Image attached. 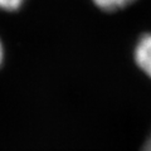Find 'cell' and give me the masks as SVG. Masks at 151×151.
<instances>
[{
  "label": "cell",
  "mask_w": 151,
  "mask_h": 151,
  "mask_svg": "<svg viewBox=\"0 0 151 151\" xmlns=\"http://www.w3.org/2000/svg\"><path fill=\"white\" fill-rule=\"evenodd\" d=\"M134 62L141 72L151 79V32L142 34L136 42Z\"/></svg>",
  "instance_id": "obj_1"
},
{
  "label": "cell",
  "mask_w": 151,
  "mask_h": 151,
  "mask_svg": "<svg viewBox=\"0 0 151 151\" xmlns=\"http://www.w3.org/2000/svg\"><path fill=\"white\" fill-rule=\"evenodd\" d=\"M93 5L98 8L102 12L113 13L117 10H122L127 6H130L136 0H91Z\"/></svg>",
  "instance_id": "obj_2"
},
{
  "label": "cell",
  "mask_w": 151,
  "mask_h": 151,
  "mask_svg": "<svg viewBox=\"0 0 151 151\" xmlns=\"http://www.w3.org/2000/svg\"><path fill=\"white\" fill-rule=\"evenodd\" d=\"M25 0H0V10L4 12H17L23 5Z\"/></svg>",
  "instance_id": "obj_3"
},
{
  "label": "cell",
  "mask_w": 151,
  "mask_h": 151,
  "mask_svg": "<svg viewBox=\"0 0 151 151\" xmlns=\"http://www.w3.org/2000/svg\"><path fill=\"white\" fill-rule=\"evenodd\" d=\"M141 151H151V134L147 139H146L145 144L142 146V149H141Z\"/></svg>",
  "instance_id": "obj_4"
},
{
  "label": "cell",
  "mask_w": 151,
  "mask_h": 151,
  "mask_svg": "<svg viewBox=\"0 0 151 151\" xmlns=\"http://www.w3.org/2000/svg\"><path fill=\"white\" fill-rule=\"evenodd\" d=\"M4 55H5V49H4V44L1 39H0V67H1V64L4 62Z\"/></svg>",
  "instance_id": "obj_5"
}]
</instances>
